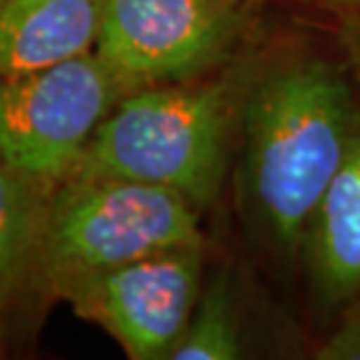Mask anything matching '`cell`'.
<instances>
[{"mask_svg":"<svg viewBox=\"0 0 360 360\" xmlns=\"http://www.w3.org/2000/svg\"><path fill=\"white\" fill-rule=\"evenodd\" d=\"M319 3L330 5V7H337V10H344V12L360 10V0H319Z\"/></svg>","mask_w":360,"mask_h":360,"instance_id":"4fadbf2b","label":"cell"},{"mask_svg":"<svg viewBox=\"0 0 360 360\" xmlns=\"http://www.w3.org/2000/svg\"><path fill=\"white\" fill-rule=\"evenodd\" d=\"M243 0H105L96 52L131 89L206 75L232 59Z\"/></svg>","mask_w":360,"mask_h":360,"instance_id":"5b68a950","label":"cell"},{"mask_svg":"<svg viewBox=\"0 0 360 360\" xmlns=\"http://www.w3.org/2000/svg\"><path fill=\"white\" fill-rule=\"evenodd\" d=\"M358 115L354 84L330 59L288 56L250 77L234 157L236 192L246 222L285 260L300 257Z\"/></svg>","mask_w":360,"mask_h":360,"instance_id":"6da1fadb","label":"cell"},{"mask_svg":"<svg viewBox=\"0 0 360 360\" xmlns=\"http://www.w3.org/2000/svg\"><path fill=\"white\" fill-rule=\"evenodd\" d=\"M49 192L0 160V314L14 304L35 274Z\"/></svg>","mask_w":360,"mask_h":360,"instance_id":"9c48e42d","label":"cell"},{"mask_svg":"<svg viewBox=\"0 0 360 360\" xmlns=\"http://www.w3.org/2000/svg\"><path fill=\"white\" fill-rule=\"evenodd\" d=\"M340 328L321 344L316 358L321 360H360V300L351 302Z\"/></svg>","mask_w":360,"mask_h":360,"instance_id":"8fae6325","label":"cell"},{"mask_svg":"<svg viewBox=\"0 0 360 360\" xmlns=\"http://www.w3.org/2000/svg\"><path fill=\"white\" fill-rule=\"evenodd\" d=\"M253 73L250 63H225L190 80L129 91L101 122L70 176L169 187L206 211L218 201L236 157L241 105Z\"/></svg>","mask_w":360,"mask_h":360,"instance_id":"7a4b0ae2","label":"cell"},{"mask_svg":"<svg viewBox=\"0 0 360 360\" xmlns=\"http://www.w3.org/2000/svg\"><path fill=\"white\" fill-rule=\"evenodd\" d=\"M204 243L162 250L68 288L77 316L96 323L131 360L171 358L204 288Z\"/></svg>","mask_w":360,"mask_h":360,"instance_id":"8992f818","label":"cell"},{"mask_svg":"<svg viewBox=\"0 0 360 360\" xmlns=\"http://www.w3.org/2000/svg\"><path fill=\"white\" fill-rule=\"evenodd\" d=\"M300 257L321 307L360 300V115L349 153L307 225Z\"/></svg>","mask_w":360,"mask_h":360,"instance_id":"52a82bcc","label":"cell"},{"mask_svg":"<svg viewBox=\"0 0 360 360\" xmlns=\"http://www.w3.org/2000/svg\"><path fill=\"white\" fill-rule=\"evenodd\" d=\"M105 0H0V77L96 49Z\"/></svg>","mask_w":360,"mask_h":360,"instance_id":"ba28073f","label":"cell"},{"mask_svg":"<svg viewBox=\"0 0 360 360\" xmlns=\"http://www.w3.org/2000/svg\"><path fill=\"white\" fill-rule=\"evenodd\" d=\"M201 211L169 187L112 176H70L45 201L35 274L49 292L162 250L201 246Z\"/></svg>","mask_w":360,"mask_h":360,"instance_id":"3957f363","label":"cell"},{"mask_svg":"<svg viewBox=\"0 0 360 360\" xmlns=\"http://www.w3.org/2000/svg\"><path fill=\"white\" fill-rule=\"evenodd\" d=\"M243 356L241 304L234 274L225 264L204 281L192 319L171 360H236Z\"/></svg>","mask_w":360,"mask_h":360,"instance_id":"30bf717a","label":"cell"},{"mask_svg":"<svg viewBox=\"0 0 360 360\" xmlns=\"http://www.w3.org/2000/svg\"><path fill=\"white\" fill-rule=\"evenodd\" d=\"M129 91L96 52L0 77V160L52 190L73 174L101 122Z\"/></svg>","mask_w":360,"mask_h":360,"instance_id":"277c9868","label":"cell"},{"mask_svg":"<svg viewBox=\"0 0 360 360\" xmlns=\"http://www.w3.org/2000/svg\"><path fill=\"white\" fill-rule=\"evenodd\" d=\"M337 40H340V47L344 49L347 68L360 82V10L344 14L342 24L337 28Z\"/></svg>","mask_w":360,"mask_h":360,"instance_id":"7c38bea8","label":"cell"}]
</instances>
